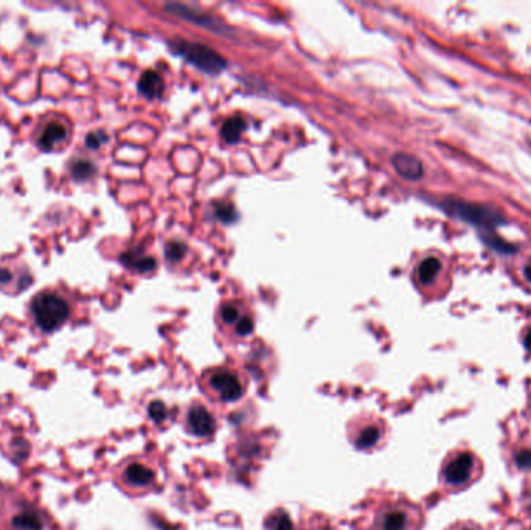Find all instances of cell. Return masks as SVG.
I'll return each mask as SVG.
<instances>
[{"mask_svg": "<svg viewBox=\"0 0 531 530\" xmlns=\"http://www.w3.org/2000/svg\"><path fill=\"white\" fill-rule=\"evenodd\" d=\"M70 302L64 291L43 289L31 299L30 314L39 330L52 333L61 329L70 317Z\"/></svg>", "mask_w": 531, "mask_h": 530, "instance_id": "1", "label": "cell"}, {"mask_svg": "<svg viewBox=\"0 0 531 530\" xmlns=\"http://www.w3.org/2000/svg\"><path fill=\"white\" fill-rule=\"evenodd\" d=\"M70 136V120L60 112H48L38 120L33 140L40 151L55 153L69 143Z\"/></svg>", "mask_w": 531, "mask_h": 530, "instance_id": "2", "label": "cell"}, {"mask_svg": "<svg viewBox=\"0 0 531 530\" xmlns=\"http://www.w3.org/2000/svg\"><path fill=\"white\" fill-rule=\"evenodd\" d=\"M440 207L443 209L447 215L460 219V221L476 226L479 229H496V227H499L505 223V218L499 211H496L486 206H481V204L447 198L441 201Z\"/></svg>", "mask_w": 531, "mask_h": 530, "instance_id": "3", "label": "cell"}, {"mask_svg": "<svg viewBox=\"0 0 531 530\" xmlns=\"http://www.w3.org/2000/svg\"><path fill=\"white\" fill-rule=\"evenodd\" d=\"M169 45L177 55L184 56L194 67H198L202 72H207L210 75H218L219 72H223L227 67V61L218 52L211 50L210 47L185 43V40L181 39L173 40V43H169Z\"/></svg>", "mask_w": 531, "mask_h": 530, "instance_id": "4", "label": "cell"}, {"mask_svg": "<svg viewBox=\"0 0 531 530\" xmlns=\"http://www.w3.org/2000/svg\"><path fill=\"white\" fill-rule=\"evenodd\" d=\"M33 282L28 266L23 262H14L11 258L0 260V291L21 292L27 289Z\"/></svg>", "mask_w": 531, "mask_h": 530, "instance_id": "5", "label": "cell"}, {"mask_svg": "<svg viewBox=\"0 0 531 530\" xmlns=\"http://www.w3.org/2000/svg\"><path fill=\"white\" fill-rule=\"evenodd\" d=\"M476 459L471 453H462L445 467V480L449 485H463L471 480Z\"/></svg>", "mask_w": 531, "mask_h": 530, "instance_id": "6", "label": "cell"}, {"mask_svg": "<svg viewBox=\"0 0 531 530\" xmlns=\"http://www.w3.org/2000/svg\"><path fill=\"white\" fill-rule=\"evenodd\" d=\"M165 10L169 14L177 16V18H181V19L188 21V22L198 23L199 27L208 28L211 31H216V33H224L225 35L227 31H228L224 23H220L218 19L211 18V16H208L206 13L196 11V10H193V8H190V6L179 5V4H168V5H165Z\"/></svg>", "mask_w": 531, "mask_h": 530, "instance_id": "7", "label": "cell"}, {"mask_svg": "<svg viewBox=\"0 0 531 530\" xmlns=\"http://www.w3.org/2000/svg\"><path fill=\"white\" fill-rule=\"evenodd\" d=\"M211 387L224 402H235L242 394V386L236 375L230 372H218L211 378Z\"/></svg>", "mask_w": 531, "mask_h": 530, "instance_id": "8", "label": "cell"}, {"mask_svg": "<svg viewBox=\"0 0 531 530\" xmlns=\"http://www.w3.org/2000/svg\"><path fill=\"white\" fill-rule=\"evenodd\" d=\"M391 164H393V168L398 171V175L403 176L404 179H408V181H416V179L423 177L424 175V167L421 164V160L412 156V154L396 153L395 156L391 158Z\"/></svg>", "mask_w": 531, "mask_h": 530, "instance_id": "9", "label": "cell"}, {"mask_svg": "<svg viewBox=\"0 0 531 530\" xmlns=\"http://www.w3.org/2000/svg\"><path fill=\"white\" fill-rule=\"evenodd\" d=\"M188 423H190V429L196 436H208L215 429V421L211 419V415L203 409L201 406H193L190 412H188Z\"/></svg>", "mask_w": 531, "mask_h": 530, "instance_id": "10", "label": "cell"}, {"mask_svg": "<svg viewBox=\"0 0 531 530\" xmlns=\"http://www.w3.org/2000/svg\"><path fill=\"white\" fill-rule=\"evenodd\" d=\"M163 89H165L163 79L159 73L154 70H146L140 77V79H138V92L146 96L148 100L159 99L163 94Z\"/></svg>", "mask_w": 531, "mask_h": 530, "instance_id": "11", "label": "cell"}, {"mask_svg": "<svg viewBox=\"0 0 531 530\" xmlns=\"http://www.w3.org/2000/svg\"><path fill=\"white\" fill-rule=\"evenodd\" d=\"M120 260L125 266L134 269V271H138V272H148L156 267V258L145 255L143 252L138 249L126 250L125 254H121Z\"/></svg>", "mask_w": 531, "mask_h": 530, "instance_id": "12", "label": "cell"}, {"mask_svg": "<svg viewBox=\"0 0 531 530\" xmlns=\"http://www.w3.org/2000/svg\"><path fill=\"white\" fill-rule=\"evenodd\" d=\"M67 170L73 181H77V182H86L91 177H94L96 173V167L94 162L91 159L81 158V156L72 158L69 160Z\"/></svg>", "mask_w": 531, "mask_h": 530, "instance_id": "13", "label": "cell"}, {"mask_svg": "<svg viewBox=\"0 0 531 530\" xmlns=\"http://www.w3.org/2000/svg\"><path fill=\"white\" fill-rule=\"evenodd\" d=\"M244 129H246V121H244V118L240 116H233L225 120L223 129H220V136H223L227 143H238Z\"/></svg>", "mask_w": 531, "mask_h": 530, "instance_id": "14", "label": "cell"}, {"mask_svg": "<svg viewBox=\"0 0 531 530\" xmlns=\"http://www.w3.org/2000/svg\"><path fill=\"white\" fill-rule=\"evenodd\" d=\"M441 269V263L438 258H426L423 260V262L420 263L418 266V279L423 285H430L432 282H434L437 279V275L440 272Z\"/></svg>", "mask_w": 531, "mask_h": 530, "instance_id": "15", "label": "cell"}, {"mask_svg": "<svg viewBox=\"0 0 531 530\" xmlns=\"http://www.w3.org/2000/svg\"><path fill=\"white\" fill-rule=\"evenodd\" d=\"M126 479L134 485H148L150 482H152L154 475L150 468L134 463L126 470Z\"/></svg>", "mask_w": 531, "mask_h": 530, "instance_id": "16", "label": "cell"}, {"mask_svg": "<svg viewBox=\"0 0 531 530\" xmlns=\"http://www.w3.org/2000/svg\"><path fill=\"white\" fill-rule=\"evenodd\" d=\"M13 524L22 530H43V519L35 512H23L13 519Z\"/></svg>", "mask_w": 531, "mask_h": 530, "instance_id": "17", "label": "cell"}, {"mask_svg": "<svg viewBox=\"0 0 531 530\" xmlns=\"http://www.w3.org/2000/svg\"><path fill=\"white\" fill-rule=\"evenodd\" d=\"M215 216L224 224H232L233 221H236V218H238V215H236V211H235V207L228 202L215 204Z\"/></svg>", "mask_w": 531, "mask_h": 530, "instance_id": "18", "label": "cell"}, {"mask_svg": "<svg viewBox=\"0 0 531 530\" xmlns=\"http://www.w3.org/2000/svg\"><path fill=\"white\" fill-rule=\"evenodd\" d=\"M384 530H407V517L403 512H391L384 519Z\"/></svg>", "mask_w": 531, "mask_h": 530, "instance_id": "19", "label": "cell"}, {"mask_svg": "<svg viewBox=\"0 0 531 530\" xmlns=\"http://www.w3.org/2000/svg\"><path fill=\"white\" fill-rule=\"evenodd\" d=\"M186 254V246L181 241H171L167 244L165 248V255L169 260V262H181L184 255Z\"/></svg>", "mask_w": 531, "mask_h": 530, "instance_id": "20", "label": "cell"}, {"mask_svg": "<svg viewBox=\"0 0 531 530\" xmlns=\"http://www.w3.org/2000/svg\"><path fill=\"white\" fill-rule=\"evenodd\" d=\"M379 429L378 428H367L362 431V434L357 438V446L359 448H371L373 445L378 443L379 440Z\"/></svg>", "mask_w": 531, "mask_h": 530, "instance_id": "21", "label": "cell"}, {"mask_svg": "<svg viewBox=\"0 0 531 530\" xmlns=\"http://www.w3.org/2000/svg\"><path fill=\"white\" fill-rule=\"evenodd\" d=\"M106 140H108V137L103 131H94L86 137V146L89 150H98Z\"/></svg>", "mask_w": 531, "mask_h": 530, "instance_id": "22", "label": "cell"}, {"mask_svg": "<svg viewBox=\"0 0 531 530\" xmlns=\"http://www.w3.org/2000/svg\"><path fill=\"white\" fill-rule=\"evenodd\" d=\"M516 465L520 470H531V450H522L516 454Z\"/></svg>", "mask_w": 531, "mask_h": 530, "instance_id": "23", "label": "cell"}, {"mask_svg": "<svg viewBox=\"0 0 531 530\" xmlns=\"http://www.w3.org/2000/svg\"><path fill=\"white\" fill-rule=\"evenodd\" d=\"M220 316H223V321L225 324H233L238 321V309L232 305H225L223 308V311H220Z\"/></svg>", "mask_w": 531, "mask_h": 530, "instance_id": "24", "label": "cell"}, {"mask_svg": "<svg viewBox=\"0 0 531 530\" xmlns=\"http://www.w3.org/2000/svg\"><path fill=\"white\" fill-rule=\"evenodd\" d=\"M165 414H167L165 406H163L160 402H156L150 406V415L154 420H157V421L162 420L163 417H165Z\"/></svg>", "mask_w": 531, "mask_h": 530, "instance_id": "25", "label": "cell"}, {"mask_svg": "<svg viewBox=\"0 0 531 530\" xmlns=\"http://www.w3.org/2000/svg\"><path fill=\"white\" fill-rule=\"evenodd\" d=\"M271 527L272 530H292V523L288 517L283 515L275 518L274 523H271Z\"/></svg>", "mask_w": 531, "mask_h": 530, "instance_id": "26", "label": "cell"}, {"mask_svg": "<svg viewBox=\"0 0 531 530\" xmlns=\"http://www.w3.org/2000/svg\"><path fill=\"white\" fill-rule=\"evenodd\" d=\"M252 330H253V322L250 317H242V319L238 322V329H236V331H238V334H241V336H246V334H249Z\"/></svg>", "mask_w": 531, "mask_h": 530, "instance_id": "27", "label": "cell"}, {"mask_svg": "<svg viewBox=\"0 0 531 530\" xmlns=\"http://www.w3.org/2000/svg\"><path fill=\"white\" fill-rule=\"evenodd\" d=\"M524 274H525V277H527V280H528V282L531 283V263L525 266V269H524Z\"/></svg>", "mask_w": 531, "mask_h": 530, "instance_id": "28", "label": "cell"}, {"mask_svg": "<svg viewBox=\"0 0 531 530\" xmlns=\"http://www.w3.org/2000/svg\"><path fill=\"white\" fill-rule=\"evenodd\" d=\"M525 347L531 352V330L528 331V334L525 336Z\"/></svg>", "mask_w": 531, "mask_h": 530, "instance_id": "29", "label": "cell"}, {"mask_svg": "<svg viewBox=\"0 0 531 530\" xmlns=\"http://www.w3.org/2000/svg\"><path fill=\"white\" fill-rule=\"evenodd\" d=\"M460 530H474V529H471V527H462Z\"/></svg>", "mask_w": 531, "mask_h": 530, "instance_id": "30", "label": "cell"}]
</instances>
